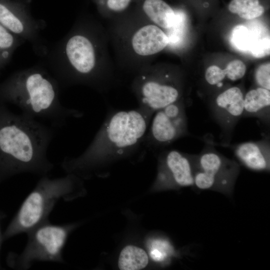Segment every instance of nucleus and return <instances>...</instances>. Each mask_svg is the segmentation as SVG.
<instances>
[{"instance_id": "1", "label": "nucleus", "mask_w": 270, "mask_h": 270, "mask_svg": "<svg viewBox=\"0 0 270 270\" xmlns=\"http://www.w3.org/2000/svg\"><path fill=\"white\" fill-rule=\"evenodd\" d=\"M109 46L106 28L92 15L82 13L66 34L48 50L44 65L61 89L84 86L104 94L120 82Z\"/></svg>"}, {"instance_id": "2", "label": "nucleus", "mask_w": 270, "mask_h": 270, "mask_svg": "<svg viewBox=\"0 0 270 270\" xmlns=\"http://www.w3.org/2000/svg\"><path fill=\"white\" fill-rule=\"evenodd\" d=\"M56 130L0 102V184L22 174L48 175L54 166L48 152Z\"/></svg>"}, {"instance_id": "3", "label": "nucleus", "mask_w": 270, "mask_h": 270, "mask_svg": "<svg viewBox=\"0 0 270 270\" xmlns=\"http://www.w3.org/2000/svg\"><path fill=\"white\" fill-rule=\"evenodd\" d=\"M60 90L46 66L37 64L16 71L0 82V102L14 105L24 116L57 130L84 114L63 105Z\"/></svg>"}, {"instance_id": "4", "label": "nucleus", "mask_w": 270, "mask_h": 270, "mask_svg": "<svg viewBox=\"0 0 270 270\" xmlns=\"http://www.w3.org/2000/svg\"><path fill=\"white\" fill-rule=\"evenodd\" d=\"M154 114L140 106L132 110H111L92 142L76 158L60 163L66 174H86L106 161L120 158L142 147Z\"/></svg>"}, {"instance_id": "5", "label": "nucleus", "mask_w": 270, "mask_h": 270, "mask_svg": "<svg viewBox=\"0 0 270 270\" xmlns=\"http://www.w3.org/2000/svg\"><path fill=\"white\" fill-rule=\"evenodd\" d=\"M106 29L117 70L133 77L151 65L168 44L166 32L146 20L134 4L110 20Z\"/></svg>"}, {"instance_id": "6", "label": "nucleus", "mask_w": 270, "mask_h": 270, "mask_svg": "<svg viewBox=\"0 0 270 270\" xmlns=\"http://www.w3.org/2000/svg\"><path fill=\"white\" fill-rule=\"evenodd\" d=\"M77 182L76 175L72 174L56 178L48 175L40 176L2 233L3 241L20 234H27L48 221L56 204L72 197Z\"/></svg>"}, {"instance_id": "7", "label": "nucleus", "mask_w": 270, "mask_h": 270, "mask_svg": "<svg viewBox=\"0 0 270 270\" xmlns=\"http://www.w3.org/2000/svg\"><path fill=\"white\" fill-rule=\"evenodd\" d=\"M72 229L71 225L54 224L50 220L36 226L26 234L28 240L22 252L8 253L7 265L26 270L36 262L63 263V250Z\"/></svg>"}, {"instance_id": "8", "label": "nucleus", "mask_w": 270, "mask_h": 270, "mask_svg": "<svg viewBox=\"0 0 270 270\" xmlns=\"http://www.w3.org/2000/svg\"><path fill=\"white\" fill-rule=\"evenodd\" d=\"M130 89L138 106L154 114L184 98L178 74L172 70L152 64L133 77Z\"/></svg>"}, {"instance_id": "9", "label": "nucleus", "mask_w": 270, "mask_h": 270, "mask_svg": "<svg viewBox=\"0 0 270 270\" xmlns=\"http://www.w3.org/2000/svg\"><path fill=\"white\" fill-rule=\"evenodd\" d=\"M198 154H190L194 168V185L201 190L230 188L240 170L238 164L224 156L210 140Z\"/></svg>"}, {"instance_id": "10", "label": "nucleus", "mask_w": 270, "mask_h": 270, "mask_svg": "<svg viewBox=\"0 0 270 270\" xmlns=\"http://www.w3.org/2000/svg\"><path fill=\"white\" fill-rule=\"evenodd\" d=\"M31 3V0H0V24L29 42L35 53L44 58L49 49L41 34L46 24L32 16Z\"/></svg>"}, {"instance_id": "11", "label": "nucleus", "mask_w": 270, "mask_h": 270, "mask_svg": "<svg viewBox=\"0 0 270 270\" xmlns=\"http://www.w3.org/2000/svg\"><path fill=\"white\" fill-rule=\"evenodd\" d=\"M184 98L156 110L142 141V147L162 149L176 140L190 135L188 130Z\"/></svg>"}, {"instance_id": "12", "label": "nucleus", "mask_w": 270, "mask_h": 270, "mask_svg": "<svg viewBox=\"0 0 270 270\" xmlns=\"http://www.w3.org/2000/svg\"><path fill=\"white\" fill-rule=\"evenodd\" d=\"M244 95L240 86H231L216 94L208 102V110L221 130L220 143L211 140L214 146L230 143L236 126L242 118Z\"/></svg>"}, {"instance_id": "13", "label": "nucleus", "mask_w": 270, "mask_h": 270, "mask_svg": "<svg viewBox=\"0 0 270 270\" xmlns=\"http://www.w3.org/2000/svg\"><path fill=\"white\" fill-rule=\"evenodd\" d=\"M158 181L180 186L194 185V168L191 156L176 150H166L159 156Z\"/></svg>"}, {"instance_id": "14", "label": "nucleus", "mask_w": 270, "mask_h": 270, "mask_svg": "<svg viewBox=\"0 0 270 270\" xmlns=\"http://www.w3.org/2000/svg\"><path fill=\"white\" fill-rule=\"evenodd\" d=\"M230 148L240 163L254 171H269L270 167V137L264 132L261 139L238 144L221 145Z\"/></svg>"}, {"instance_id": "15", "label": "nucleus", "mask_w": 270, "mask_h": 270, "mask_svg": "<svg viewBox=\"0 0 270 270\" xmlns=\"http://www.w3.org/2000/svg\"><path fill=\"white\" fill-rule=\"evenodd\" d=\"M134 5L146 20L165 30L174 24L176 8L164 0H134Z\"/></svg>"}, {"instance_id": "16", "label": "nucleus", "mask_w": 270, "mask_h": 270, "mask_svg": "<svg viewBox=\"0 0 270 270\" xmlns=\"http://www.w3.org/2000/svg\"><path fill=\"white\" fill-rule=\"evenodd\" d=\"M242 118H256L266 129L270 128V90L257 86L244 94Z\"/></svg>"}, {"instance_id": "17", "label": "nucleus", "mask_w": 270, "mask_h": 270, "mask_svg": "<svg viewBox=\"0 0 270 270\" xmlns=\"http://www.w3.org/2000/svg\"><path fill=\"white\" fill-rule=\"evenodd\" d=\"M148 262V256L143 249L129 245L121 251L118 266L121 270H140L144 268Z\"/></svg>"}, {"instance_id": "18", "label": "nucleus", "mask_w": 270, "mask_h": 270, "mask_svg": "<svg viewBox=\"0 0 270 270\" xmlns=\"http://www.w3.org/2000/svg\"><path fill=\"white\" fill-rule=\"evenodd\" d=\"M25 42L0 24V75L15 51Z\"/></svg>"}, {"instance_id": "19", "label": "nucleus", "mask_w": 270, "mask_h": 270, "mask_svg": "<svg viewBox=\"0 0 270 270\" xmlns=\"http://www.w3.org/2000/svg\"><path fill=\"white\" fill-rule=\"evenodd\" d=\"M228 10L230 12L247 20L258 18L265 12V8L260 0H231Z\"/></svg>"}, {"instance_id": "20", "label": "nucleus", "mask_w": 270, "mask_h": 270, "mask_svg": "<svg viewBox=\"0 0 270 270\" xmlns=\"http://www.w3.org/2000/svg\"><path fill=\"white\" fill-rule=\"evenodd\" d=\"M101 16L108 20L128 10L134 0H92Z\"/></svg>"}, {"instance_id": "21", "label": "nucleus", "mask_w": 270, "mask_h": 270, "mask_svg": "<svg viewBox=\"0 0 270 270\" xmlns=\"http://www.w3.org/2000/svg\"><path fill=\"white\" fill-rule=\"evenodd\" d=\"M186 20V16L184 9L176 8L174 24L165 31L168 40L167 47L176 49L182 46L185 36Z\"/></svg>"}, {"instance_id": "22", "label": "nucleus", "mask_w": 270, "mask_h": 270, "mask_svg": "<svg viewBox=\"0 0 270 270\" xmlns=\"http://www.w3.org/2000/svg\"><path fill=\"white\" fill-rule=\"evenodd\" d=\"M254 38L253 30L242 24L236 26L232 32V44L236 48L241 52H249Z\"/></svg>"}, {"instance_id": "23", "label": "nucleus", "mask_w": 270, "mask_h": 270, "mask_svg": "<svg viewBox=\"0 0 270 270\" xmlns=\"http://www.w3.org/2000/svg\"><path fill=\"white\" fill-rule=\"evenodd\" d=\"M204 78L209 86H216L218 89L223 88L224 80L228 79L225 69L216 65L210 66L206 68Z\"/></svg>"}, {"instance_id": "24", "label": "nucleus", "mask_w": 270, "mask_h": 270, "mask_svg": "<svg viewBox=\"0 0 270 270\" xmlns=\"http://www.w3.org/2000/svg\"><path fill=\"white\" fill-rule=\"evenodd\" d=\"M270 36H264L260 32L252 42L249 52L255 58L266 56L270 54Z\"/></svg>"}, {"instance_id": "25", "label": "nucleus", "mask_w": 270, "mask_h": 270, "mask_svg": "<svg viewBox=\"0 0 270 270\" xmlns=\"http://www.w3.org/2000/svg\"><path fill=\"white\" fill-rule=\"evenodd\" d=\"M224 69L228 79L231 81H236L242 78L246 72V65L239 60L231 61Z\"/></svg>"}, {"instance_id": "26", "label": "nucleus", "mask_w": 270, "mask_h": 270, "mask_svg": "<svg viewBox=\"0 0 270 270\" xmlns=\"http://www.w3.org/2000/svg\"><path fill=\"white\" fill-rule=\"evenodd\" d=\"M254 80L258 86L270 90V64L260 65L255 70Z\"/></svg>"}, {"instance_id": "27", "label": "nucleus", "mask_w": 270, "mask_h": 270, "mask_svg": "<svg viewBox=\"0 0 270 270\" xmlns=\"http://www.w3.org/2000/svg\"><path fill=\"white\" fill-rule=\"evenodd\" d=\"M3 242L4 241L2 240V233L1 230H0V249H1L2 244ZM2 268V267L1 265L0 260V270Z\"/></svg>"}]
</instances>
